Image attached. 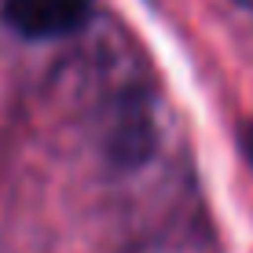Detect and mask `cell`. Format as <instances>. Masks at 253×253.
<instances>
[{
  "label": "cell",
  "instance_id": "1",
  "mask_svg": "<svg viewBox=\"0 0 253 253\" xmlns=\"http://www.w3.org/2000/svg\"><path fill=\"white\" fill-rule=\"evenodd\" d=\"M92 0H4V22L26 41H55L84 30Z\"/></svg>",
  "mask_w": 253,
  "mask_h": 253
},
{
  "label": "cell",
  "instance_id": "2",
  "mask_svg": "<svg viewBox=\"0 0 253 253\" xmlns=\"http://www.w3.org/2000/svg\"><path fill=\"white\" fill-rule=\"evenodd\" d=\"M239 139H242V151H246V158H250V169H253V121H246V125H242Z\"/></svg>",
  "mask_w": 253,
  "mask_h": 253
},
{
  "label": "cell",
  "instance_id": "3",
  "mask_svg": "<svg viewBox=\"0 0 253 253\" xmlns=\"http://www.w3.org/2000/svg\"><path fill=\"white\" fill-rule=\"evenodd\" d=\"M242 4H253V0H242Z\"/></svg>",
  "mask_w": 253,
  "mask_h": 253
}]
</instances>
